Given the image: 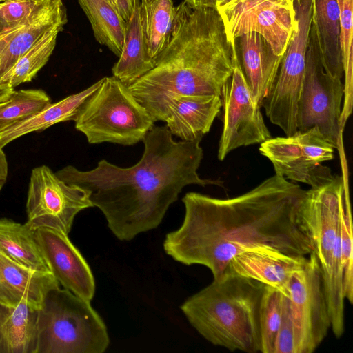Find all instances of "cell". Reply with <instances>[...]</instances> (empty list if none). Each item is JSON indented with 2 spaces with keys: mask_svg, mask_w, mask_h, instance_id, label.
Listing matches in <instances>:
<instances>
[{
  "mask_svg": "<svg viewBox=\"0 0 353 353\" xmlns=\"http://www.w3.org/2000/svg\"><path fill=\"white\" fill-rule=\"evenodd\" d=\"M236 52L216 8H194L182 1L175 7L168 43L154 68L128 88L154 122H165L177 97L220 96Z\"/></svg>",
  "mask_w": 353,
  "mask_h": 353,
  "instance_id": "cell-3",
  "label": "cell"
},
{
  "mask_svg": "<svg viewBox=\"0 0 353 353\" xmlns=\"http://www.w3.org/2000/svg\"><path fill=\"white\" fill-rule=\"evenodd\" d=\"M37 310L0 303V353H36Z\"/></svg>",
  "mask_w": 353,
  "mask_h": 353,
  "instance_id": "cell-23",
  "label": "cell"
},
{
  "mask_svg": "<svg viewBox=\"0 0 353 353\" xmlns=\"http://www.w3.org/2000/svg\"><path fill=\"white\" fill-rule=\"evenodd\" d=\"M265 285L223 272L187 299L181 310L190 325L214 345L231 352H261L259 308Z\"/></svg>",
  "mask_w": 353,
  "mask_h": 353,
  "instance_id": "cell-4",
  "label": "cell"
},
{
  "mask_svg": "<svg viewBox=\"0 0 353 353\" xmlns=\"http://www.w3.org/2000/svg\"><path fill=\"white\" fill-rule=\"evenodd\" d=\"M8 1V0H0V3H3V2H5V1Z\"/></svg>",
  "mask_w": 353,
  "mask_h": 353,
  "instance_id": "cell-37",
  "label": "cell"
},
{
  "mask_svg": "<svg viewBox=\"0 0 353 353\" xmlns=\"http://www.w3.org/2000/svg\"><path fill=\"white\" fill-rule=\"evenodd\" d=\"M334 149L319 128L313 127L285 137H272L261 143L259 151L272 162L276 174L313 188L334 177L322 164L333 159Z\"/></svg>",
  "mask_w": 353,
  "mask_h": 353,
  "instance_id": "cell-12",
  "label": "cell"
},
{
  "mask_svg": "<svg viewBox=\"0 0 353 353\" xmlns=\"http://www.w3.org/2000/svg\"><path fill=\"white\" fill-rule=\"evenodd\" d=\"M305 194L276 174L232 198L188 192L182 199L183 222L166 234L164 251L182 264L207 267L214 279L233 257L252 248L308 256L314 245L302 212Z\"/></svg>",
  "mask_w": 353,
  "mask_h": 353,
  "instance_id": "cell-1",
  "label": "cell"
},
{
  "mask_svg": "<svg viewBox=\"0 0 353 353\" xmlns=\"http://www.w3.org/2000/svg\"><path fill=\"white\" fill-rule=\"evenodd\" d=\"M117 11L128 22L133 13L137 0H112Z\"/></svg>",
  "mask_w": 353,
  "mask_h": 353,
  "instance_id": "cell-34",
  "label": "cell"
},
{
  "mask_svg": "<svg viewBox=\"0 0 353 353\" xmlns=\"http://www.w3.org/2000/svg\"><path fill=\"white\" fill-rule=\"evenodd\" d=\"M0 251L33 270L51 272L43 256L34 230L8 218L0 219Z\"/></svg>",
  "mask_w": 353,
  "mask_h": 353,
  "instance_id": "cell-25",
  "label": "cell"
},
{
  "mask_svg": "<svg viewBox=\"0 0 353 353\" xmlns=\"http://www.w3.org/2000/svg\"><path fill=\"white\" fill-rule=\"evenodd\" d=\"M290 279L288 296L283 295L282 313L292 325L296 353H312L326 337L331 321L322 272L314 252Z\"/></svg>",
  "mask_w": 353,
  "mask_h": 353,
  "instance_id": "cell-10",
  "label": "cell"
},
{
  "mask_svg": "<svg viewBox=\"0 0 353 353\" xmlns=\"http://www.w3.org/2000/svg\"><path fill=\"white\" fill-rule=\"evenodd\" d=\"M283 294L276 288L265 286L259 308L261 353H274L282 319Z\"/></svg>",
  "mask_w": 353,
  "mask_h": 353,
  "instance_id": "cell-31",
  "label": "cell"
},
{
  "mask_svg": "<svg viewBox=\"0 0 353 353\" xmlns=\"http://www.w3.org/2000/svg\"><path fill=\"white\" fill-rule=\"evenodd\" d=\"M8 172L7 159L3 148L0 146V192L6 182Z\"/></svg>",
  "mask_w": 353,
  "mask_h": 353,
  "instance_id": "cell-35",
  "label": "cell"
},
{
  "mask_svg": "<svg viewBox=\"0 0 353 353\" xmlns=\"http://www.w3.org/2000/svg\"><path fill=\"white\" fill-rule=\"evenodd\" d=\"M74 121L77 130L85 136L89 143L122 145L142 141L155 123L128 86L114 76L102 78Z\"/></svg>",
  "mask_w": 353,
  "mask_h": 353,
  "instance_id": "cell-7",
  "label": "cell"
},
{
  "mask_svg": "<svg viewBox=\"0 0 353 353\" xmlns=\"http://www.w3.org/2000/svg\"><path fill=\"white\" fill-rule=\"evenodd\" d=\"M102 79L86 89L50 103L27 119L0 130V146L3 148L14 140L38 132L60 122L74 121L85 101L97 90Z\"/></svg>",
  "mask_w": 353,
  "mask_h": 353,
  "instance_id": "cell-21",
  "label": "cell"
},
{
  "mask_svg": "<svg viewBox=\"0 0 353 353\" xmlns=\"http://www.w3.org/2000/svg\"><path fill=\"white\" fill-rule=\"evenodd\" d=\"M223 130L219 143L218 159L223 161L232 150L261 143L272 138L261 111L245 79L238 52L233 72L222 86Z\"/></svg>",
  "mask_w": 353,
  "mask_h": 353,
  "instance_id": "cell-14",
  "label": "cell"
},
{
  "mask_svg": "<svg viewBox=\"0 0 353 353\" xmlns=\"http://www.w3.org/2000/svg\"><path fill=\"white\" fill-rule=\"evenodd\" d=\"M222 108L219 95H187L174 99L165 119L168 129L182 141L202 140Z\"/></svg>",
  "mask_w": 353,
  "mask_h": 353,
  "instance_id": "cell-19",
  "label": "cell"
},
{
  "mask_svg": "<svg viewBox=\"0 0 353 353\" xmlns=\"http://www.w3.org/2000/svg\"><path fill=\"white\" fill-rule=\"evenodd\" d=\"M339 10L340 48L344 71V97L341 124L345 126L352 114L353 72V0H336Z\"/></svg>",
  "mask_w": 353,
  "mask_h": 353,
  "instance_id": "cell-29",
  "label": "cell"
},
{
  "mask_svg": "<svg viewBox=\"0 0 353 353\" xmlns=\"http://www.w3.org/2000/svg\"><path fill=\"white\" fill-rule=\"evenodd\" d=\"M339 241L345 300L353 303V240L352 220L348 194L340 215Z\"/></svg>",
  "mask_w": 353,
  "mask_h": 353,
  "instance_id": "cell-32",
  "label": "cell"
},
{
  "mask_svg": "<svg viewBox=\"0 0 353 353\" xmlns=\"http://www.w3.org/2000/svg\"><path fill=\"white\" fill-rule=\"evenodd\" d=\"M36 353H102L110 340L98 313L60 285L48 291L37 310Z\"/></svg>",
  "mask_w": 353,
  "mask_h": 353,
  "instance_id": "cell-6",
  "label": "cell"
},
{
  "mask_svg": "<svg viewBox=\"0 0 353 353\" xmlns=\"http://www.w3.org/2000/svg\"><path fill=\"white\" fill-rule=\"evenodd\" d=\"M90 207L88 190L65 183L47 165L32 170L25 223L31 229L46 228L68 234L76 215Z\"/></svg>",
  "mask_w": 353,
  "mask_h": 353,
  "instance_id": "cell-13",
  "label": "cell"
},
{
  "mask_svg": "<svg viewBox=\"0 0 353 353\" xmlns=\"http://www.w3.org/2000/svg\"><path fill=\"white\" fill-rule=\"evenodd\" d=\"M59 285L51 272L28 268L0 251V303H25L38 310L48 291Z\"/></svg>",
  "mask_w": 353,
  "mask_h": 353,
  "instance_id": "cell-18",
  "label": "cell"
},
{
  "mask_svg": "<svg viewBox=\"0 0 353 353\" xmlns=\"http://www.w3.org/2000/svg\"><path fill=\"white\" fill-rule=\"evenodd\" d=\"M314 27L325 72L342 79L343 65L340 48L339 10L336 0H312Z\"/></svg>",
  "mask_w": 353,
  "mask_h": 353,
  "instance_id": "cell-22",
  "label": "cell"
},
{
  "mask_svg": "<svg viewBox=\"0 0 353 353\" xmlns=\"http://www.w3.org/2000/svg\"><path fill=\"white\" fill-rule=\"evenodd\" d=\"M40 250L50 271L63 288L91 301L95 292L92 272L65 233L46 228L34 230Z\"/></svg>",
  "mask_w": 353,
  "mask_h": 353,
  "instance_id": "cell-15",
  "label": "cell"
},
{
  "mask_svg": "<svg viewBox=\"0 0 353 353\" xmlns=\"http://www.w3.org/2000/svg\"><path fill=\"white\" fill-rule=\"evenodd\" d=\"M230 0H183L194 8H216V3H224Z\"/></svg>",
  "mask_w": 353,
  "mask_h": 353,
  "instance_id": "cell-36",
  "label": "cell"
},
{
  "mask_svg": "<svg viewBox=\"0 0 353 353\" xmlns=\"http://www.w3.org/2000/svg\"><path fill=\"white\" fill-rule=\"evenodd\" d=\"M216 8L230 41L255 32L276 55H284L296 27L294 0H230Z\"/></svg>",
  "mask_w": 353,
  "mask_h": 353,
  "instance_id": "cell-11",
  "label": "cell"
},
{
  "mask_svg": "<svg viewBox=\"0 0 353 353\" xmlns=\"http://www.w3.org/2000/svg\"><path fill=\"white\" fill-rule=\"evenodd\" d=\"M92 26L95 39L118 57L121 55L127 29L111 0H78Z\"/></svg>",
  "mask_w": 353,
  "mask_h": 353,
  "instance_id": "cell-26",
  "label": "cell"
},
{
  "mask_svg": "<svg viewBox=\"0 0 353 353\" xmlns=\"http://www.w3.org/2000/svg\"><path fill=\"white\" fill-rule=\"evenodd\" d=\"M142 141L143 155L131 167L102 159L90 170L69 165L55 172L65 183L89 191L93 206L121 241L157 228L185 186L223 183L199 176L201 139L176 141L166 125H154Z\"/></svg>",
  "mask_w": 353,
  "mask_h": 353,
  "instance_id": "cell-2",
  "label": "cell"
},
{
  "mask_svg": "<svg viewBox=\"0 0 353 353\" xmlns=\"http://www.w3.org/2000/svg\"><path fill=\"white\" fill-rule=\"evenodd\" d=\"M347 192L344 178L305 191L302 211L321 269L331 330L336 338L345 332V292L340 252L339 223Z\"/></svg>",
  "mask_w": 353,
  "mask_h": 353,
  "instance_id": "cell-5",
  "label": "cell"
},
{
  "mask_svg": "<svg viewBox=\"0 0 353 353\" xmlns=\"http://www.w3.org/2000/svg\"><path fill=\"white\" fill-rule=\"evenodd\" d=\"M48 0H8L0 3V34L19 26Z\"/></svg>",
  "mask_w": 353,
  "mask_h": 353,
  "instance_id": "cell-33",
  "label": "cell"
},
{
  "mask_svg": "<svg viewBox=\"0 0 353 353\" xmlns=\"http://www.w3.org/2000/svg\"><path fill=\"white\" fill-rule=\"evenodd\" d=\"M136 1L131 18L127 23L126 34L121 55L114 65L113 76L128 86L152 70L155 61L148 52Z\"/></svg>",
  "mask_w": 353,
  "mask_h": 353,
  "instance_id": "cell-24",
  "label": "cell"
},
{
  "mask_svg": "<svg viewBox=\"0 0 353 353\" xmlns=\"http://www.w3.org/2000/svg\"><path fill=\"white\" fill-rule=\"evenodd\" d=\"M344 83L322 64L316 31L311 24L304 77L297 105V130L317 127L334 148L339 146Z\"/></svg>",
  "mask_w": 353,
  "mask_h": 353,
  "instance_id": "cell-8",
  "label": "cell"
},
{
  "mask_svg": "<svg viewBox=\"0 0 353 353\" xmlns=\"http://www.w3.org/2000/svg\"><path fill=\"white\" fill-rule=\"evenodd\" d=\"M59 33L54 32L43 37L0 80V103L8 99L20 84L31 81L46 64L54 51Z\"/></svg>",
  "mask_w": 353,
  "mask_h": 353,
  "instance_id": "cell-28",
  "label": "cell"
},
{
  "mask_svg": "<svg viewBox=\"0 0 353 353\" xmlns=\"http://www.w3.org/2000/svg\"><path fill=\"white\" fill-rule=\"evenodd\" d=\"M239 40L240 63L256 102H261L276 77L283 56L279 57L259 34L241 35Z\"/></svg>",
  "mask_w": 353,
  "mask_h": 353,
  "instance_id": "cell-20",
  "label": "cell"
},
{
  "mask_svg": "<svg viewBox=\"0 0 353 353\" xmlns=\"http://www.w3.org/2000/svg\"><path fill=\"white\" fill-rule=\"evenodd\" d=\"M139 12L148 54L156 62L168 43L175 7L172 0H139Z\"/></svg>",
  "mask_w": 353,
  "mask_h": 353,
  "instance_id": "cell-27",
  "label": "cell"
},
{
  "mask_svg": "<svg viewBox=\"0 0 353 353\" xmlns=\"http://www.w3.org/2000/svg\"><path fill=\"white\" fill-rule=\"evenodd\" d=\"M306 256L284 253L269 247L245 250L233 257L223 272L257 281L288 296L293 274L305 265Z\"/></svg>",
  "mask_w": 353,
  "mask_h": 353,
  "instance_id": "cell-17",
  "label": "cell"
},
{
  "mask_svg": "<svg viewBox=\"0 0 353 353\" xmlns=\"http://www.w3.org/2000/svg\"><path fill=\"white\" fill-rule=\"evenodd\" d=\"M51 103L42 89L14 90L0 103V130L21 121Z\"/></svg>",
  "mask_w": 353,
  "mask_h": 353,
  "instance_id": "cell-30",
  "label": "cell"
},
{
  "mask_svg": "<svg viewBox=\"0 0 353 353\" xmlns=\"http://www.w3.org/2000/svg\"><path fill=\"white\" fill-rule=\"evenodd\" d=\"M112 1V0H111ZM113 3V2H112Z\"/></svg>",
  "mask_w": 353,
  "mask_h": 353,
  "instance_id": "cell-38",
  "label": "cell"
},
{
  "mask_svg": "<svg viewBox=\"0 0 353 353\" xmlns=\"http://www.w3.org/2000/svg\"><path fill=\"white\" fill-rule=\"evenodd\" d=\"M67 21L62 0H48L19 26L0 34V80L43 37L61 32Z\"/></svg>",
  "mask_w": 353,
  "mask_h": 353,
  "instance_id": "cell-16",
  "label": "cell"
},
{
  "mask_svg": "<svg viewBox=\"0 0 353 353\" xmlns=\"http://www.w3.org/2000/svg\"><path fill=\"white\" fill-rule=\"evenodd\" d=\"M296 27L282 59L276 77L263 98L269 120L286 134L297 131V105L304 77L312 19V0H294Z\"/></svg>",
  "mask_w": 353,
  "mask_h": 353,
  "instance_id": "cell-9",
  "label": "cell"
}]
</instances>
